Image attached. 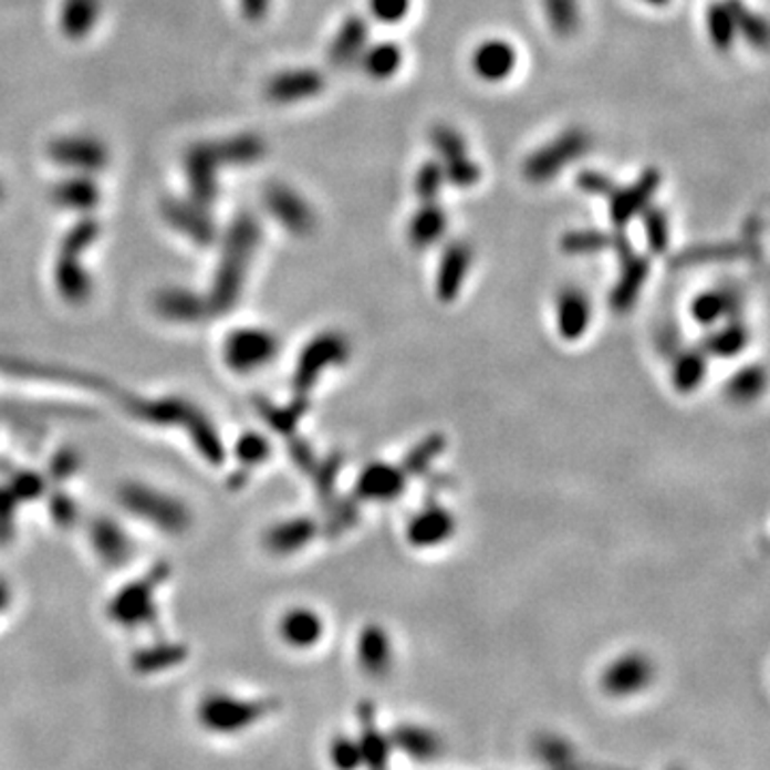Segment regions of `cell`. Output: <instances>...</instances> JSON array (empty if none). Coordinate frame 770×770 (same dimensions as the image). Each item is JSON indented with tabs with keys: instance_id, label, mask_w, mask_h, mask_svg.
<instances>
[{
	"instance_id": "obj_52",
	"label": "cell",
	"mask_w": 770,
	"mask_h": 770,
	"mask_svg": "<svg viewBox=\"0 0 770 770\" xmlns=\"http://www.w3.org/2000/svg\"><path fill=\"white\" fill-rule=\"evenodd\" d=\"M666 770H687V769H683V767H670V769H666Z\"/></svg>"
},
{
	"instance_id": "obj_51",
	"label": "cell",
	"mask_w": 770,
	"mask_h": 770,
	"mask_svg": "<svg viewBox=\"0 0 770 770\" xmlns=\"http://www.w3.org/2000/svg\"><path fill=\"white\" fill-rule=\"evenodd\" d=\"M4 606H7V591H4V586L0 584V612L4 610Z\"/></svg>"
},
{
	"instance_id": "obj_19",
	"label": "cell",
	"mask_w": 770,
	"mask_h": 770,
	"mask_svg": "<svg viewBox=\"0 0 770 770\" xmlns=\"http://www.w3.org/2000/svg\"><path fill=\"white\" fill-rule=\"evenodd\" d=\"M516 48L506 39H486L474 50L471 69L483 82H503L516 69Z\"/></svg>"
},
{
	"instance_id": "obj_14",
	"label": "cell",
	"mask_w": 770,
	"mask_h": 770,
	"mask_svg": "<svg viewBox=\"0 0 770 770\" xmlns=\"http://www.w3.org/2000/svg\"><path fill=\"white\" fill-rule=\"evenodd\" d=\"M474 263V249L465 240H456L446 247L444 256L437 266V279L435 291L441 302H454L465 288V281L469 277Z\"/></svg>"
},
{
	"instance_id": "obj_2",
	"label": "cell",
	"mask_w": 770,
	"mask_h": 770,
	"mask_svg": "<svg viewBox=\"0 0 770 770\" xmlns=\"http://www.w3.org/2000/svg\"><path fill=\"white\" fill-rule=\"evenodd\" d=\"M589 148L591 135L584 128H568L524 159L522 176L533 185H544L548 180L556 178L568 165L582 159L589 153Z\"/></svg>"
},
{
	"instance_id": "obj_30",
	"label": "cell",
	"mask_w": 770,
	"mask_h": 770,
	"mask_svg": "<svg viewBox=\"0 0 770 770\" xmlns=\"http://www.w3.org/2000/svg\"><path fill=\"white\" fill-rule=\"evenodd\" d=\"M708 355L705 350H687L673 364V384L680 394H691L705 384Z\"/></svg>"
},
{
	"instance_id": "obj_5",
	"label": "cell",
	"mask_w": 770,
	"mask_h": 770,
	"mask_svg": "<svg viewBox=\"0 0 770 770\" xmlns=\"http://www.w3.org/2000/svg\"><path fill=\"white\" fill-rule=\"evenodd\" d=\"M347 355H350V343L345 341V336L336 332L321 334L320 339H315L300 355L298 371H295V385L302 389L313 387L323 371L336 364H343Z\"/></svg>"
},
{
	"instance_id": "obj_49",
	"label": "cell",
	"mask_w": 770,
	"mask_h": 770,
	"mask_svg": "<svg viewBox=\"0 0 770 770\" xmlns=\"http://www.w3.org/2000/svg\"><path fill=\"white\" fill-rule=\"evenodd\" d=\"M240 7H242V13H244L251 22H259V20L268 13L270 0H240Z\"/></svg>"
},
{
	"instance_id": "obj_20",
	"label": "cell",
	"mask_w": 770,
	"mask_h": 770,
	"mask_svg": "<svg viewBox=\"0 0 770 770\" xmlns=\"http://www.w3.org/2000/svg\"><path fill=\"white\" fill-rule=\"evenodd\" d=\"M648 270H651L648 257L638 256L636 251L621 256V277L610 293L612 311L625 313L636 304L642 288L646 283Z\"/></svg>"
},
{
	"instance_id": "obj_13",
	"label": "cell",
	"mask_w": 770,
	"mask_h": 770,
	"mask_svg": "<svg viewBox=\"0 0 770 770\" xmlns=\"http://www.w3.org/2000/svg\"><path fill=\"white\" fill-rule=\"evenodd\" d=\"M357 745L362 751V762L364 770H389V758H392V740L389 735L384 732L377 724V712L375 706L368 700L357 706Z\"/></svg>"
},
{
	"instance_id": "obj_4",
	"label": "cell",
	"mask_w": 770,
	"mask_h": 770,
	"mask_svg": "<svg viewBox=\"0 0 770 770\" xmlns=\"http://www.w3.org/2000/svg\"><path fill=\"white\" fill-rule=\"evenodd\" d=\"M657 676L655 662L642 651H627L608 662L600 676L602 691L610 698H632L646 691Z\"/></svg>"
},
{
	"instance_id": "obj_35",
	"label": "cell",
	"mask_w": 770,
	"mask_h": 770,
	"mask_svg": "<svg viewBox=\"0 0 770 770\" xmlns=\"http://www.w3.org/2000/svg\"><path fill=\"white\" fill-rule=\"evenodd\" d=\"M223 165H249L263 159L266 155V142L257 135H238L225 142L215 144Z\"/></svg>"
},
{
	"instance_id": "obj_22",
	"label": "cell",
	"mask_w": 770,
	"mask_h": 770,
	"mask_svg": "<svg viewBox=\"0 0 770 770\" xmlns=\"http://www.w3.org/2000/svg\"><path fill=\"white\" fill-rule=\"evenodd\" d=\"M163 215L174 225L178 231H183L185 236L192 238L199 244H210L215 238V225L210 221V217L206 215V208L199 206L197 201H165L163 206Z\"/></svg>"
},
{
	"instance_id": "obj_48",
	"label": "cell",
	"mask_w": 770,
	"mask_h": 770,
	"mask_svg": "<svg viewBox=\"0 0 770 770\" xmlns=\"http://www.w3.org/2000/svg\"><path fill=\"white\" fill-rule=\"evenodd\" d=\"M576 185L580 191L589 192V195H602V197H610L612 192L616 191V185L614 180L610 178L608 174L604 171H597V169H584L580 171L576 176Z\"/></svg>"
},
{
	"instance_id": "obj_32",
	"label": "cell",
	"mask_w": 770,
	"mask_h": 770,
	"mask_svg": "<svg viewBox=\"0 0 770 770\" xmlns=\"http://www.w3.org/2000/svg\"><path fill=\"white\" fill-rule=\"evenodd\" d=\"M706 31H708V39H710L715 50L728 52L735 45L738 37L737 24H735V18H732L726 0H715L708 4Z\"/></svg>"
},
{
	"instance_id": "obj_15",
	"label": "cell",
	"mask_w": 770,
	"mask_h": 770,
	"mask_svg": "<svg viewBox=\"0 0 770 770\" xmlns=\"http://www.w3.org/2000/svg\"><path fill=\"white\" fill-rule=\"evenodd\" d=\"M355 659L357 666L373 678H382L392 670L394 646L384 625L368 623L360 629L355 641Z\"/></svg>"
},
{
	"instance_id": "obj_11",
	"label": "cell",
	"mask_w": 770,
	"mask_h": 770,
	"mask_svg": "<svg viewBox=\"0 0 770 770\" xmlns=\"http://www.w3.org/2000/svg\"><path fill=\"white\" fill-rule=\"evenodd\" d=\"M223 165V160L219 157L215 144H199L187 153L185 159V169H187V178L191 185L192 201H197L199 206L208 208L215 197L219 195V167Z\"/></svg>"
},
{
	"instance_id": "obj_25",
	"label": "cell",
	"mask_w": 770,
	"mask_h": 770,
	"mask_svg": "<svg viewBox=\"0 0 770 770\" xmlns=\"http://www.w3.org/2000/svg\"><path fill=\"white\" fill-rule=\"evenodd\" d=\"M323 618L313 608H291L283 614L279 632L291 648H311L323 638Z\"/></svg>"
},
{
	"instance_id": "obj_6",
	"label": "cell",
	"mask_w": 770,
	"mask_h": 770,
	"mask_svg": "<svg viewBox=\"0 0 770 770\" xmlns=\"http://www.w3.org/2000/svg\"><path fill=\"white\" fill-rule=\"evenodd\" d=\"M407 471L392 462H371L355 481V499L366 503H392L400 499L407 488Z\"/></svg>"
},
{
	"instance_id": "obj_9",
	"label": "cell",
	"mask_w": 770,
	"mask_h": 770,
	"mask_svg": "<svg viewBox=\"0 0 770 770\" xmlns=\"http://www.w3.org/2000/svg\"><path fill=\"white\" fill-rule=\"evenodd\" d=\"M387 735H389L394 751H400L405 758L419 762V764L437 762L446 753V740L430 726L403 721V724L394 726V730Z\"/></svg>"
},
{
	"instance_id": "obj_18",
	"label": "cell",
	"mask_w": 770,
	"mask_h": 770,
	"mask_svg": "<svg viewBox=\"0 0 770 770\" xmlns=\"http://www.w3.org/2000/svg\"><path fill=\"white\" fill-rule=\"evenodd\" d=\"M325 86V80L320 71L315 69H293V71H283L279 75H274L268 86H266V96L272 103H295V101H304V98H313L320 95Z\"/></svg>"
},
{
	"instance_id": "obj_28",
	"label": "cell",
	"mask_w": 770,
	"mask_h": 770,
	"mask_svg": "<svg viewBox=\"0 0 770 770\" xmlns=\"http://www.w3.org/2000/svg\"><path fill=\"white\" fill-rule=\"evenodd\" d=\"M101 13V0H64L61 7V29L64 37L80 41L95 29Z\"/></svg>"
},
{
	"instance_id": "obj_38",
	"label": "cell",
	"mask_w": 770,
	"mask_h": 770,
	"mask_svg": "<svg viewBox=\"0 0 770 770\" xmlns=\"http://www.w3.org/2000/svg\"><path fill=\"white\" fill-rule=\"evenodd\" d=\"M545 22L559 37H572L580 27L578 0H542Z\"/></svg>"
},
{
	"instance_id": "obj_42",
	"label": "cell",
	"mask_w": 770,
	"mask_h": 770,
	"mask_svg": "<svg viewBox=\"0 0 770 770\" xmlns=\"http://www.w3.org/2000/svg\"><path fill=\"white\" fill-rule=\"evenodd\" d=\"M446 448V439L441 435H430L426 437L422 444H417L416 448L412 449L405 458V471L407 476H417L424 474Z\"/></svg>"
},
{
	"instance_id": "obj_24",
	"label": "cell",
	"mask_w": 770,
	"mask_h": 770,
	"mask_svg": "<svg viewBox=\"0 0 770 770\" xmlns=\"http://www.w3.org/2000/svg\"><path fill=\"white\" fill-rule=\"evenodd\" d=\"M368 41V22L362 15H350L334 34L327 61L334 66H347L362 56Z\"/></svg>"
},
{
	"instance_id": "obj_7",
	"label": "cell",
	"mask_w": 770,
	"mask_h": 770,
	"mask_svg": "<svg viewBox=\"0 0 770 770\" xmlns=\"http://www.w3.org/2000/svg\"><path fill=\"white\" fill-rule=\"evenodd\" d=\"M263 204L266 210L291 233H311L318 223L311 204L300 192L289 189L288 185H268L263 191Z\"/></svg>"
},
{
	"instance_id": "obj_29",
	"label": "cell",
	"mask_w": 770,
	"mask_h": 770,
	"mask_svg": "<svg viewBox=\"0 0 770 770\" xmlns=\"http://www.w3.org/2000/svg\"><path fill=\"white\" fill-rule=\"evenodd\" d=\"M403 64V50L398 43L382 41L362 52V69L373 80H389L398 73Z\"/></svg>"
},
{
	"instance_id": "obj_16",
	"label": "cell",
	"mask_w": 770,
	"mask_h": 770,
	"mask_svg": "<svg viewBox=\"0 0 770 770\" xmlns=\"http://www.w3.org/2000/svg\"><path fill=\"white\" fill-rule=\"evenodd\" d=\"M50 157L63 167L80 171H96L107 165V148L91 135L61 137L50 146Z\"/></svg>"
},
{
	"instance_id": "obj_44",
	"label": "cell",
	"mask_w": 770,
	"mask_h": 770,
	"mask_svg": "<svg viewBox=\"0 0 770 770\" xmlns=\"http://www.w3.org/2000/svg\"><path fill=\"white\" fill-rule=\"evenodd\" d=\"M444 183H446V176H444L441 160H424L419 165L416 180H414L416 195L422 201H435L439 197V192H441Z\"/></svg>"
},
{
	"instance_id": "obj_21",
	"label": "cell",
	"mask_w": 770,
	"mask_h": 770,
	"mask_svg": "<svg viewBox=\"0 0 770 770\" xmlns=\"http://www.w3.org/2000/svg\"><path fill=\"white\" fill-rule=\"evenodd\" d=\"M738 300L737 289L732 288H712L700 291L694 300H691V318L700 325V327H715L721 321L737 318Z\"/></svg>"
},
{
	"instance_id": "obj_40",
	"label": "cell",
	"mask_w": 770,
	"mask_h": 770,
	"mask_svg": "<svg viewBox=\"0 0 770 770\" xmlns=\"http://www.w3.org/2000/svg\"><path fill=\"white\" fill-rule=\"evenodd\" d=\"M641 215L648 249L653 253H664L670 244V223H668L666 212L662 208L648 204Z\"/></svg>"
},
{
	"instance_id": "obj_3",
	"label": "cell",
	"mask_w": 770,
	"mask_h": 770,
	"mask_svg": "<svg viewBox=\"0 0 770 770\" xmlns=\"http://www.w3.org/2000/svg\"><path fill=\"white\" fill-rule=\"evenodd\" d=\"M259 225L251 215H240L231 225L217 283V291L227 300H233L238 293V285H242L251 256L259 244Z\"/></svg>"
},
{
	"instance_id": "obj_12",
	"label": "cell",
	"mask_w": 770,
	"mask_h": 770,
	"mask_svg": "<svg viewBox=\"0 0 770 770\" xmlns=\"http://www.w3.org/2000/svg\"><path fill=\"white\" fill-rule=\"evenodd\" d=\"M593 318V304L580 288H565L559 291L554 302V323L563 341L576 343L589 327Z\"/></svg>"
},
{
	"instance_id": "obj_46",
	"label": "cell",
	"mask_w": 770,
	"mask_h": 770,
	"mask_svg": "<svg viewBox=\"0 0 770 770\" xmlns=\"http://www.w3.org/2000/svg\"><path fill=\"white\" fill-rule=\"evenodd\" d=\"M745 251L738 244H706L694 247L678 256L680 263H703V261H721V259H737Z\"/></svg>"
},
{
	"instance_id": "obj_10",
	"label": "cell",
	"mask_w": 770,
	"mask_h": 770,
	"mask_svg": "<svg viewBox=\"0 0 770 770\" xmlns=\"http://www.w3.org/2000/svg\"><path fill=\"white\" fill-rule=\"evenodd\" d=\"M659 185H662V171L657 167H648L629 187L625 189L616 187V191L610 195V221L616 227H625L651 204Z\"/></svg>"
},
{
	"instance_id": "obj_53",
	"label": "cell",
	"mask_w": 770,
	"mask_h": 770,
	"mask_svg": "<svg viewBox=\"0 0 770 770\" xmlns=\"http://www.w3.org/2000/svg\"><path fill=\"white\" fill-rule=\"evenodd\" d=\"M0 199H2V183H0Z\"/></svg>"
},
{
	"instance_id": "obj_1",
	"label": "cell",
	"mask_w": 770,
	"mask_h": 770,
	"mask_svg": "<svg viewBox=\"0 0 770 770\" xmlns=\"http://www.w3.org/2000/svg\"><path fill=\"white\" fill-rule=\"evenodd\" d=\"M274 710L272 700H251L227 691L206 694L197 705V724L217 737H233L257 726Z\"/></svg>"
},
{
	"instance_id": "obj_27",
	"label": "cell",
	"mask_w": 770,
	"mask_h": 770,
	"mask_svg": "<svg viewBox=\"0 0 770 770\" xmlns=\"http://www.w3.org/2000/svg\"><path fill=\"white\" fill-rule=\"evenodd\" d=\"M749 345V330L740 318H730L721 321L719 325L710 327L705 341L706 355H719V357H735L745 352Z\"/></svg>"
},
{
	"instance_id": "obj_36",
	"label": "cell",
	"mask_w": 770,
	"mask_h": 770,
	"mask_svg": "<svg viewBox=\"0 0 770 770\" xmlns=\"http://www.w3.org/2000/svg\"><path fill=\"white\" fill-rule=\"evenodd\" d=\"M315 533H318V527L311 520H304V518L288 520L270 533V548L289 554L309 544L315 538Z\"/></svg>"
},
{
	"instance_id": "obj_41",
	"label": "cell",
	"mask_w": 770,
	"mask_h": 770,
	"mask_svg": "<svg viewBox=\"0 0 770 770\" xmlns=\"http://www.w3.org/2000/svg\"><path fill=\"white\" fill-rule=\"evenodd\" d=\"M327 760L334 770H362V751L357 738L350 735H336L327 745Z\"/></svg>"
},
{
	"instance_id": "obj_23",
	"label": "cell",
	"mask_w": 770,
	"mask_h": 770,
	"mask_svg": "<svg viewBox=\"0 0 770 770\" xmlns=\"http://www.w3.org/2000/svg\"><path fill=\"white\" fill-rule=\"evenodd\" d=\"M448 231V212L435 204V201H422L416 215L409 219L407 225V240L409 244L424 251L435 247Z\"/></svg>"
},
{
	"instance_id": "obj_17",
	"label": "cell",
	"mask_w": 770,
	"mask_h": 770,
	"mask_svg": "<svg viewBox=\"0 0 770 770\" xmlns=\"http://www.w3.org/2000/svg\"><path fill=\"white\" fill-rule=\"evenodd\" d=\"M277 353V341L266 330H242L229 339L227 362L238 371H253L268 364Z\"/></svg>"
},
{
	"instance_id": "obj_37",
	"label": "cell",
	"mask_w": 770,
	"mask_h": 770,
	"mask_svg": "<svg viewBox=\"0 0 770 770\" xmlns=\"http://www.w3.org/2000/svg\"><path fill=\"white\" fill-rule=\"evenodd\" d=\"M183 659H185V651L180 646H176V644H160V646L139 651L135 655V659H133V666H135L137 673L153 674L167 670V668L180 664Z\"/></svg>"
},
{
	"instance_id": "obj_39",
	"label": "cell",
	"mask_w": 770,
	"mask_h": 770,
	"mask_svg": "<svg viewBox=\"0 0 770 770\" xmlns=\"http://www.w3.org/2000/svg\"><path fill=\"white\" fill-rule=\"evenodd\" d=\"M767 385V373L760 366H745L737 375H732L728 384V394L737 403H753L762 396Z\"/></svg>"
},
{
	"instance_id": "obj_8",
	"label": "cell",
	"mask_w": 770,
	"mask_h": 770,
	"mask_svg": "<svg viewBox=\"0 0 770 770\" xmlns=\"http://www.w3.org/2000/svg\"><path fill=\"white\" fill-rule=\"evenodd\" d=\"M456 518L448 508L439 503H426L422 510H417L405 529L407 542L417 550H433L439 545L448 544L456 535Z\"/></svg>"
},
{
	"instance_id": "obj_45",
	"label": "cell",
	"mask_w": 770,
	"mask_h": 770,
	"mask_svg": "<svg viewBox=\"0 0 770 770\" xmlns=\"http://www.w3.org/2000/svg\"><path fill=\"white\" fill-rule=\"evenodd\" d=\"M441 165H444L446 183L458 187V189H471L474 185L480 183L481 167L469 155H465L460 159L441 163Z\"/></svg>"
},
{
	"instance_id": "obj_33",
	"label": "cell",
	"mask_w": 770,
	"mask_h": 770,
	"mask_svg": "<svg viewBox=\"0 0 770 770\" xmlns=\"http://www.w3.org/2000/svg\"><path fill=\"white\" fill-rule=\"evenodd\" d=\"M732 18H735V24H737V32L753 48L758 50H767L769 45V24L767 20L756 13L753 9H749L742 0H726Z\"/></svg>"
},
{
	"instance_id": "obj_47",
	"label": "cell",
	"mask_w": 770,
	"mask_h": 770,
	"mask_svg": "<svg viewBox=\"0 0 770 770\" xmlns=\"http://www.w3.org/2000/svg\"><path fill=\"white\" fill-rule=\"evenodd\" d=\"M412 9V0H368L371 15L382 24H400Z\"/></svg>"
},
{
	"instance_id": "obj_31",
	"label": "cell",
	"mask_w": 770,
	"mask_h": 770,
	"mask_svg": "<svg viewBox=\"0 0 770 770\" xmlns=\"http://www.w3.org/2000/svg\"><path fill=\"white\" fill-rule=\"evenodd\" d=\"M98 197L101 195H98L95 183L86 176L66 178L63 183H59L52 191V199L61 208H71V210H91V208H95Z\"/></svg>"
},
{
	"instance_id": "obj_50",
	"label": "cell",
	"mask_w": 770,
	"mask_h": 770,
	"mask_svg": "<svg viewBox=\"0 0 770 770\" xmlns=\"http://www.w3.org/2000/svg\"><path fill=\"white\" fill-rule=\"evenodd\" d=\"M644 4H651V7H666L670 4V0H642Z\"/></svg>"
},
{
	"instance_id": "obj_34",
	"label": "cell",
	"mask_w": 770,
	"mask_h": 770,
	"mask_svg": "<svg viewBox=\"0 0 770 770\" xmlns=\"http://www.w3.org/2000/svg\"><path fill=\"white\" fill-rule=\"evenodd\" d=\"M535 756L544 762L550 770H576L578 751L568 738L559 735H542L533 745Z\"/></svg>"
},
{
	"instance_id": "obj_43",
	"label": "cell",
	"mask_w": 770,
	"mask_h": 770,
	"mask_svg": "<svg viewBox=\"0 0 770 770\" xmlns=\"http://www.w3.org/2000/svg\"><path fill=\"white\" fill-rule=\"evenodd\" d=\"M430 144L435 153L441 157V163L460 159L467 155L465 137L449 125H435L430 131Z\"/></svg>"
},
{
	"instance_id": "obj_26",
	"label": "cell",
	"mask_w": 770,
	"mask_h": 770,
	"mask_svg": "<svg viewBox=\"0 0 770 770\" xmlns=\"http://www.w3.org/2000/svg\"><path fill=\"white\" fill-rule=\"evenodd\" d=\"M561 249L565 253H572V256L597 253V251H606V249H614L618 256L634 251L629 240L623 233H608V231H600V229H576V231L565 233L561 238Z\"/></svg>"
}]
</instances>
